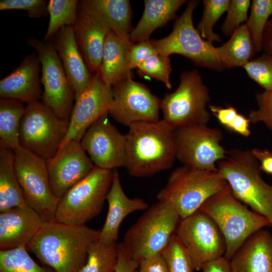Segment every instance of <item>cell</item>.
Returning <instances> with one entry per match:
<instances>
[{"mask_svg":"<svg viewBox=\"0 0 272 272\" xmlns=\"http://www.w3.org/2000/svg\"><path fill=\"white\" fill-rule=\"evenodd\" d=\"M139 272H169L166 262L161 253L157 254L139 263Z\"/></svg>","mask_w":272,"mask_h":272,"instance_id":"cell-43","label":"cell"},{"mask_svg":"<svg viewBox=\"0 0 272 272\" xmlns=\"http://www.w3.org/2000/svg\"><path fill=\"white\" fill-rule=\"evenodd\" d=\"M23 102L11 98L0 99V147L16 150L21 146L20 123L26 107Z\"/></svg>","mask_w":272,"mask_h":272,"instance_id":"cell-30","label":"cell"},{"mask_svg":"<svg viewBox=\"0 0 272 272\" xmlns=\"http://www.w3.org/2000/svg\"><path fill=\"white\" fill-rule=\"evenodd\" d=\"M272 15V0H253L249 18L246 25L251 34L255 52L262 49V42L266 25Z\"/></svg>","mask_w":272,"mask_h":272,"instance_id":"cell-34","label":"cell"},{"mask_svg":"<svg viewBox=\"0 0 272 272\" xmlns=\"http://www.w3.org/2000/svg\"><path fill=\"white\" fill-rule=\"evenodd\" d=\"M130 43L129 40L120 39L111 30L106 37L98 73L102 81L110 87L131 72L129 64Z\"/></svg>","mask_w":272,"mask_h":272,"instance_id":"cell-27","label":"cell"},{"mask_svg":"<svg viewBox=\"0 0 272 272\" xmlns=\"http://www.w3.org/2000/svg\"><path fill=\"white\" fill-rule=\"evenodd\" d=\"M113 100L108 114L126 126L137 122L159 121L161 100L145 85L132 78V72L111 86Z\"/></svg>","mask_w":272,"mask_h":272,"instance_id":"cell-13","label":"cell"},{"mask_svg":"<svg viewBox=\"0 0 272 272\" xmlns=\"http://www.w3.org/2000/svg\"><path fill=\"white\" fill-rule=\"evenodd\" d=\"M48 3L46 0H2L0 10H24L30 18L39 19L48 15Z\"/></svg>","mask_w":272,"mask_h":272,"instance_id":"cell-40","label":"cell"},{"mask_svg":"<svg viewBox=\"0 0 272 272\" xmlns=\"http://www.w3.org/2000/svg\"><path fill=\"white\" fill-rule=\"evenodd\" d=\"M210 100L208 88L197 70L185 71L173 92L161 100L164 120L175 129L197 124H208L211 115L207 110Z\"/></svg>","mask_w":272,"mask_h":272,"instance_id":"cell-8","label":"cell"},{"mask_svg":"<svg viewBox=\"0 0 272 272\" xmlns=\"http://www.w3.org/2000/svg\"><path fill=\"white\" fill-rule=\"evenodd\" d=\"M113 170L95 166L59 199L56 221L72 225H83L101 211L113 180Z\"/></svg>","mask_w":272,"mask_h":272,"instance_id":"cell-7","label":"cell"},{"mask_svg":"<svg viewBox=\"0 0 272 272\" xmlns=\"http://www.w3.org/2000/svg\"><path fill=\"white\" fill-rule=\"evenodd\" d=\"M209 108L221 124L227 128L229 127L238 114L236 109L231 106L223 108L219 106L210 105Z\"/></svg>","mask_w":272,"mask_h":272,"instance_id":"cell-44","label":"cell"},{"mask_svg":"<svg viewBox=\"0 0 272 272\" xmlns=\"http://www.w3.org/2000/svg\"><path fill=\"white\" fill-rule=\"evenodd\" d=\"M242 67L248 76L265 91H272V55L263 54Z\"/></svg>","mask_w":272,"mask_h":272,"instance_id":"cell-38","label":"cell"},{"mask_svg":"<svg viewBox=\"0 0 272 272\" xmlns=\"http://www.w3.org/2000/svg\"><path fill=\"white\" fill-rule=\"evenodd\" d=\"M128 127L125 168L131 176L150 177L173 166L177 159L176 129L164 119Z\"/></svg>","mask_w":272,"mask_h":272,"instance_id":"cell-2","label":"cell"},{"mask_svg":"<svg viewBox=\"0 0 272 272\" xmlns=\"http://www.w3.org/2000/svg\"><path fill=\"white\" fill-rule=\"evenodd\" d=\"M117 242L99 239L90 246L86 263L79 272H115L118 258Z\"/></svg>","mask_w":272,"mask_h":272,"instance_id":"cell-31","label":"cell"},{"mask_svg":"<svg viewBox=\"0 0 272 272\" xmlns=\"http://www.w3.org/2000/svg\"><path fill=\"white\" fill-rule=\"evenodd\" d=\"M175 234L192 260L195 270L208 261L224 256L226 244L217 225L207 214L197 210L181 219Z\"/></svg>","mask_w":272,"mask_h":272,"instance_id":"cell-14","label":"cell"},{"mask_svg":"<svg viewBox=\"0 0 272 272\" xmlns=\"http://www.w3.org/2000/svg\"><path fill=\"white\" fill-rule=\"evenodd\" d=\"M45 222L29 206L15 207L1 212V250L26 247Z\"/></svg>","mask_w":272,"mask_h":272,"instance_id":"cell-20","label":"cell"},{"mask_svg":"<svg viewBox=\"0 0 272 272\" xmlns=\"http://www.w3.org/2000/svg\"><path fill=\"white\" fill-rule=\"evenodd\" d=\"M55 36L53 45L74 90L76 99L87 85L92 75L79 49L74 26L62 27Z\"/></svg>","mask_w":272,"mask_h":272,"instance_id":"cell-24","label":"cell"},{"mask_svg":"<svg viewBox=\"0 0 272 272\" xmlns=\"http://www.w3.org/2000/svg\"><path fill=\"white\" fill-rule=\"evenodd\" d=\"M78 11L92 15L106 24L120 39L128 41L131 9L127 0H83Z\"/></svg>","mask_w":272,"mask_h":272,"instance_id":"cell-25","label":"cell"},{"mask_svg":"<svg viewBox=\"0 0 272 272\" xmlns=\"http://www.w3.org/2000/svg\"><path fill=\"white\" fill-rule=\"evenodd\" d=\"M27 43L34 49L41 64L42 102L58 117L69 121L75 94L55 47L49 41L34 38L28 39Z\"/></svg>","mask_w":272,"mask_h":272,"instance_id":"cell-12","label":"cell"},{"mask_svg":"<svg viewBox=\"0 0 272 272\" xmlns=\"http://www.w3.org/2000/svg\"><path fill=\"white\" fill-rule=\"evenodd\" d=\"M269 22L272 24V20L269 21Z\"/></svg>","mask_w":272,"mask_h":272,"instance_id":"cell-51","label":"cell"},{"mask_svg":"<svg viewBox=\"0 0 272 272\" xmlns=\"http://www.w3.org/2000/svg\"><path fill=\"white\" fill-rule=\"evenodd\" d=\"M256 100L258 108L249 112L248 119L253 124L262 122L272 130V91L258 93Z\"/></svg>","mask_w":272,"mask_h":272,"instance_id":"cell-41","label":"cell"},{"mask_svg":"<svg viewBox=\"0 0 272 272\" xmlns=\"http://www.w3.org/2000/svg\"><path fill=\"white\" fill-rule=\"evenodd\" d=\"M157 54L158 53L150 39L137 43L130 42L129 49L130 70L137 68L150 57Z\"/></svg>","mask_w":272,"mask_h":272,"instance_id":"cell-42","label":"cell"},{"mask_svg":"<svg viewBox=\"0 0 272 272\" xmlns=\"http://www.w3.org/2000/svg\"><path fill=\"white\" fill-rule=\"evenodd\" d=\"M13 151L16 176L27 206L45 222L55 221L59 199L51 190L46 160L22 147Z\"/></svg>","mask_w":272,"mask_h":272,"instance_id":"cell-11","label":"cell"},{"mask_svg":"<svg viewBox=\"0 0 272 272\" xmlns=\"http://www.w3.org/2000/svg\"><path fill=\"white\" fill-rule=\"evenodd\" d=\"M250 151L252 155L259 162L260 171L272 174V152L266 149L254 148Z\"/></svg>","mask_w":272,"mask_h":272,"instance_id":"cell-46","label":"cell"},{"mask_svg":"<svg viewBox=\"0 0 272 272\" xmlns=\"http://www.w3.org/2000/svg\"><path fill=\"white\" fill-rule=\"evenodd\" d=\"M198 210L209 216L219 228L226 244L224 257L228 260L249 236L271 226L267 218L249 210L236 198L228 183L206 200Z\"/></svg>","mask_w":272,"mask_h":272,"instance_id":"cell-3","label":"cell"},{"mask_svg":"<svg viewBox=\"0 0 272 272\" xmlns=\"http://www.w3.org/2000/svg\"><path fill=\"white\" fill-rule=\"evenodd\" d=\"M0 272H54L38 265L26 246L0 250Z\"/></svg>","mask_w":272,"mask_h":272,"instance_id":"cell-33","label":"cell"},{"mask_svg":"<svg viewBox=\"0 0 272 272\" xmlns=\"http://www.w3.org/2000/svg\"><path fill=\"white\" fill-rule=\"evenodd\" d=\"M99 236L100 230L85 224L45 222L26 249L55 272H79L86 262L89 248Z\"/></svg>","mask_w":272,"mask_h":272,"instance_id":"cell-1","label":"cell"},{"mask_svg":"<svg viewBox=\"0 0 272 272\" xmlns=\"http://www.w3.org/2000/svg\"><path fill=\"white\" fill-rule=\"evenodd\" d=\"M217 163L234 196L267 218L272 226V186L262 178L259 164L251 151L232 149Z\"/></svg>","mask_w":272,"mask_h":272,"instance_id":"cell-5","label":"cell"},{"mask_svg":"<svg viewBox=\"0 0 272 272\" xmlns=\"http://www.w3.org/2000/svg\"><path fill=\"white\" fill-rule=\"evenodd\" d=\"M231 272H272V235L261 229L249 236L229 260Z\"/></svg>","mask_w":272,"mask_h":272,"instance_id":"cell-23","label":"cell"},{"mask_svg":"<svg viewBox=\"0 0 272 272\" xmlns=\"http://www.w3.org/2000/svg\"><path fill=\"white\" fill-rule=\"evenodd\" d=\"M180 220L173 208L157 201L129 228L121 243L130 257L139 263L161 253Z\"/></svg>","mask_w":272,"mask_h":272,"instance_id":"cell-6","label":"cell"},{"mask_svg":"<svg viewBox=\"0 0 272 272\" xmlns=\"http://www.w3.org/2000/svg\"><path fill=\"white\" fill-rule=\"evenodd\" d=\"M111 186L106 197L108 211L105 223L100 230L99 239L106 242H116L119 228L123 220L130 214L146 210L149 205L139 197H128L123 191L117 169L113 170Z\"/></svg>","mask_w":272,"mask_h":272,"instance_id":"cell-22","label":"cell"},{"mask_svg":"<svg viewBox=\"0 0 272 272\" xmlns=\"http://www.w3.org/2000/svg\"><path fill=\"white\" fill-rule=\"evenodd\" d=\"M118 258L115 272H134L139 263L132 259L122 243L118 244Z\"/></svg>","mask_w":272,"mask_h":272,"instance_id":"cell-45","label":"cell"},{"mask_svg":"<svg viewBox=\"0 0 272 272\" xmlns=\"http://www.w3.org/2000/svg\"><path fill=\"white\" fill-rule=\"evenodd\" d=\"M137 69L140 75L161 81L168 89H171L170 75L172 68L169 57L159 54L154 55L142 63Z\"/></svg>","mask_w":272,"mask_h":272,"instance_id":"cell-37","label":"cell"},{"mask_svg":"<svg viewBox=\"0 0 272 272\" xmlns=\"http://www.w3.org/2000/svg\"><path fill=\"white\" fill-rule=\"evenodd\" d=\"M40 71L41 64L36 52L26 55L18 67L1 80V98L16 99L27 105L38 101L43 95Z\"/></svg>","mask_w":272,"mask_h":272,"instance_id":"cell-19","label":"cell"},{"mask_svg":"<svg viewBox=\"0 0 272 272\" xmlns=\"http://www.w3.org/2000/svg\"><path fill=\"white\" fill-rule=\"evenodd\" d=\"M198 3L197 1H190L175 22L171 33L160 39H150L151 43L158 53L163 56L180 54L197 66L222 71L226 67L216 56L214 46L203 39L194 27L193 13Z\"/></svg>","mask_w":272,"mask_h":272,"instance_id":"cell-9","label":"cell"},{"mask_svg":"<svg viewBox=\"0 0 272 272\" xmlns=\"http://www.w3.org/2000/svg\"><path fill=\"white\" fill-rule=\"evenodd\" d=\"M79 49L89 70L98 73L106 37L110 29L97 18L78 10L74 26Z\"/></svg>","mask_w":272,"mask_h":272,"instance_id":"cell-21","label":"cell"},{"mask_svg":"<svg viewBox=\"0 0 272 272\" xmlns=\"http://www.w3.org/2000/svg\"><path fill=\"white\" fill-rule=\"evenodd\" d=\"M184 0H145L142 17L130 31L129 41L133 43L149 39L158 28L165 25L175 17L176 12Z\"/></svg>","mask_w":272,"mask_h":272,"instance_id":"cell-26","label":"cell"},{"mask_svg":"<svg viewBox=\"0 0 272 272\" xmlns=\"http://www.w3.org/2000/svg\"><path fill=\"white\" fill-rule=\"evenodd\" d=\"M27 206L15 172L14 151L0 147V212Z\"/></svg>","mask_w":272,"mask_h":272,"instance_id":"cell-28","label":"cell"},{"mask_svg":"<svg viewBox=\"0 0 272 272\" xmlns=\"http://www.w3.org/2000/svg\"><path fill=\"white\" fill-rule=\"evenodd\" d=\"M108 112L100 116L87 129L81 140L95 166L114 170L125 166V135L110 121Z\"/></svg>","mask_w":272,"mask_h":272,"instance_id":"cell-16","label":"cell"},{"mask_svg":"<svg viewBox=\"0 0 272 272\" xmlns=\"http://www.w3.org/2000/svg\"><path fill=\"white\" fill-rule=\"evenodd\" d=\"M216 56L226 68L243 66L254 54L251 34L246 24L240 26L229 40L220 47H214Z\"/></svg>","mask_w":272,"mask_h":272,"instance_id":"cell-29","label":"cell"},{"mask_svg":"<svg viewBox=\"0 0 272 272\" xmlns=\"http://www.w3.org/2000/svg\"><path fill=\"white\" fill-rule=\"evenodd\" d=\"M79 1L77 0H50L47 10L49 21L44 40L49 41L61 28L74 26L78 18Z\"/></svg>","mask_w":272,"mask_h":272,"instance_id":"cell-32","label":"cell"},{"mask_svg":"<svg viewBox=\"0 0 272 272\" xmlns=\"http://www.w3.org/2000/svg\"><path fill=\"white\" fill-rule=\"evenodd\" d=\"M230 0L203 1V15L197 30L201 37L211 43L221 41L219 35L213 31V27L220 17L227 12Z\"/></svg>","mask_w":272,"mask_h":272,"instance_id":"cell-35","label":"cell"},{"mask_svg":"<svg viewBox=\"0 0 272 272\" xmlns=\"http://www.w3.org/2000/svg\"><path fill=\"white\" fill-rule=\"evenodd\" d=\"M262 48L266 53L272 55V24L268 21L263 33Z\"/></svg>","mask_w":272,"mask_h":272,"instance_id":"cell-49","label":"cell"},{"mask_svg":"<svg viewBox=\"0 0 272 272\" xmlns=\"http://www.w3.org/2000/svg\"><path fill=\"white\" fill-rule=\"evenodd\" d=\"M134 272H139V270H138V268H137V269L135 270V271Z\"/></svg>","mask_w":272,"mask_h":272,"instance_id":"cell-50","label":"cell"},{"mask_svg":"<svg viewBox=\"0 0 272 272\" xmlns=\"http://www.w3.org/2000/svg\"><path fill=\"white\" fill-rule=\"evenodd\" d=\"M201 270L202 272H231L229 260L224 256L207 262Z\"/></svg>","mask_w":272,"mask_h":272,"instance_id":"cell-47","label":"cell"},{"mask_svg":"<svg viewBox=\"0 0 272 272\" xmlns=\"http://www.w3.org/2000/svg\"><path fill=\"white\" fill-rule=\"evenodd\" d=\"M250 123L251 122L248 118L238 113L228 128L242 136L248 137L251 132L249 128Z\"/></svg>","mask_w":272,"mask_h":272,"instance_id":"cell-48","label":"cell"},{"mask_svg":"<svg viewBox=\"0 0 272 272\" xmlns=\"http://www.w3.org/2000/svg\"><path fill=\"white\" fill-rule=\"evenodd\" d=\"M69 125V121L58 117L42 102L27 104L20 123V145L45 160H48L60 149Z\"/></svg>","mask_w":272,"mask_h":272,"instance_id":"cell-10","label":"cell"},{"mask_svg":"<svg viewBox=\"0 0 272 272\" xmlns=\"http://www.w3.org/2000/svg\"><path fill=\"white\" fill-rule=\"evenodd\" d=\"M228 182L219 169L205 170L182 165L170 174L157 195L183 219L199 210L210 197L223 189Z\"/></svg>","mask_w":272,"mask_h":272,"instance_id":"cell-4","label":"cell"},{"mask_svg":"<svg viewBox=\"0 0 272 272\" xmlns=\"http://www.w3.org/2000/svg\"><path fill=\"white\" fill-rule=\"evenodd\" d=\"M112 100L111 87L102 81L98 73H95L75 99L67 132L60 147L72 140L80 142L90 125L108 112Z\"/></svg>","mask_w":272,"mask_h":272,"instance_id":"cell-17","label":"cell"},{"mask_svg":"<svg viewBox=\"0 0 272 272\" xmlns=\"http://www.w3.org/2000/svg\"><path fill=\"white\" fill-rule=\"evenodd\" d=\"M46 162L51 190L59 199L95 167L81 142L76 140L60 147Z\"/></svg>","mask_w":272,"mask_h":272,"instance_id":"cell-18","label":"cell"},{"mask_svg":"<svg viewBox=\"0 0 272 272\" xmlns=\"http://www.w3.org/2000/svg\"><path fill=\"white\" fill-rule=\"evenodd\" d=\"M161 254L169 272H193L195 270L191 259L175 233Z\"/></svg>","mask_w":272,"mask_h":272,"instance_id":"cell-36","label":"cell"},{"mask_svg":"<svg viewBox=\"0 0 272 272\" xmlns=\"http://www.w3.org/2000/svg\"><path fill=\"white\" fill-rule=\"evenodd\" d=\"M250 6L249 0L231 1L226 18L221 27L224 35L231 36L240 25L248 20V10Z\"/></svg>","mask_w":272,"mask_h":272,"instance_id":"cell-39","label":"cell"},{"mask_svg":"<svg viewBox=\"0 0 272 272\" xmlns=\"http://www.w3.org/2000/svg\"><path fill=\"white\" fill-rule=\"evenodd\" d=\"M222 131L208 124H197L176 130L177 159L183 165L205 170L217 169L216 163L226 158L221 146Z\"/></svg>","mask_w":272,"mask_h":272,"instance_id":"cell-15","label":"cell"}]
</instances>
